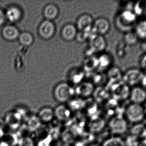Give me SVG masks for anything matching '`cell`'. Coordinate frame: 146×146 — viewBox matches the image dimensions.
<instances>
[{
  "instance_id": "1",
  "label": "cell",
  "mask_w": 146,
  "mask_h": 146,
  "mask_svg": "<svg viewBox=\"0 0 146 146\" xmlns=\"http://www.w3.org/2000/svg\"><path fill=\"white\" fill-rule=\"evenodd\" d=\"M137 22V16L132 10L122 9L115 18L116 27L123 33L134 31Z\"/></svg>"
},
{
  "instance_id": "2",
  "label": "cell",
  "mask_w": 146,
  "mask_h": 146,
  "mask_svg": "<svg viewBox=\"0 0 146 146\" xmlns=\"http://www.w3.org/2000/svg\"><path fill=\"white\" fill-rule=\"evenodd\" d=\"M75 95V88L68 82L59 83L55 87L53 91V96L55 99L61 104L69 102Z\"/></svg>"
},
{
  "instance_id": "3",
  "label": "cell",
  "mask_w": 146,
  "mask_h": 146,
  "mask_svg": "<svg viewBox=\"0 0 146 146\" xmlns=\"http://www.w3.org/2000/svg\"><path fill=\"white\" fill-rule=\"evenodd\" d=\"M89 47L86 51V56H94L96 53H102L107 46V42L104 36L94 33L88 40Z\"/></svg>"
},
{
  "instance_id": "4",
  "label": "cell",
  "mask_w": 146,
  "mask_h": 146,
  "mask_svg": "<svg viewBox=\"0 0 146 146\" xmlns=\"http://www.w3.org/2000/svg\"><path fill=\"white\" fill-rule=\"evenodd\" d=\"M144 75L139 67L129 68L123 72L122 81L129 87H133L140 84Z\"/></svg>"
},
{
  "instance_id": "5",
  "label": "cell",
  "mask_w": 146,
  "mask_h": 146,
  "mask_svg": "<svg viewBox=\"0 0 146 146\" xmlns=\"http://www.w3.org/2000/svg\"><path fill=\"white\" fill-rule=\"evenodd\" d=\"M56 27L54 21L44 19L39 24L38 33L39 37L44 40H49L54 36Z\"/></svg>"
},
{
  "instance_id": "6",
  "label": "cell",
  "mask_w": 146,
  "mask_h": 146,
  "mask_svg": "<svg viewBox=\"0 0 146 146\" xmlns=\"http://www.w3.org/2000/svg\"><path fill=\"white\" fill-rule=\"evenodd\" d=\"M126 115L128 121L137 123L144 119L145 113L144 108L141 105L132 103L127 108Z\"/></svg>"
},
{
  "instance_id": "7",
  "label": "cell",
  "mask_w": 146,
  "mask_h": 146,
  "mask_svg": "<svg viewBox=\"0 0 146 146\" xmlns=\"http://www.w3.org/2000/svg\"><path fill=\"white\" fill-rule=\"evenodd\" d=\"M111 27V25L108 19L100 17L94 21L92 30L94 34L104 36L110 32Z\"/></svg>"
},
{
  "instance_id": "8",
  "label": "cell",
  "mask_w": 146,
  "mask_h": 146,
  "mask_svg": "<svg viewBox=\"0 0 146 146\" xmlns=\"http://www.w3.org/2000/svg\"><path fill=\"white\" fill-rule=\"evenodd\" d=\"M74 88L75 95L80 98H87L93 94L95 86L91 81H83Z\"/></svg>"
},
{
  "instance_id": "9",
  "label": "cell",
  "mask_w": 146,
  "mask_h": 146,
  "mask_svg": "<svg viewBox=\"0 0 146 146\" xmlns=\"http://www.w3.org/2000/svg\"><path fill=\"white\" fill-rule=\"evenodd\" d=\"M129 97L133 103L141 105L146 100V90L141 86H135L130 90Z\"/></svg>"
},
{
  "instance_id": "10",
  "label": "cell",
  "mask_w": 146,
  "mask_h": 146,
  "mask_svg": "<svg viewBox=\"0 0 146 146\" xmlns=\"http://www.w3.org/2000/svg\"><path fill=\"white\" fill-rule=\"evenodd\" d=\"M111 84V91L116 97L125 99L129 96L130 87L122 81Z\"/></svg>"
},
{
  "instance_id": "11",
  "label": "cell",
  "mask_w": 146,
  "mask_h": 146,
  "mask_svg": "<svg viewBox=\"0 0 146 146\" xmlns=\"http://www.w3.org/2000/svg\"><path fill=\"white\" fill-rule=\"evenodd\" d=\"M78 31L75 25L68 23L63 26L61 31V36L65 41L71 42L76 39Z\"/></svg>"
},
{
  "instance_id": "12",
  "label": "cell",
  "mask_w": 146,
  "mask_h": 146,
  "mask_svg": "<svg viewBox=\"0 0 146 146\" xmlns=\"http://www.w3.org/2000/svg\"><path fill=\"white\" fill-rule=\"evenodd\" d=\"M94 21L93 18L91 15L83 14L77 19L75 26L78 31L88 30L92 28Z\"/></svg>"
},
{
  "instance_id": "13",
  "label": "cell",
  "mask_w": 146,
  "mask_h": 146,
  "mask_svg": "<svg viewBox=\"0 0 146 146\" xmlns=\"http://www.w3.org/2000/svg\"><path fill=\"white\" fill-rule=\"evenodd\" d=\"M110 127L113 133L122 134L126 133L127 129V121L121 117H117L111 121Z\"/></svg>"
},
{
  "instance_id": "14",
  "label": "cell",
  "mask_w": 146,
  "mask_h": 146,
  "mask_svg": "<svg viewBox=\"0 0 146 146\" xmlns=\"http://www.w3.org/2000/svg\"><path fill=\"white\" fill-rule=\"evenodd\" d=\"M98 69L101 72L108 70L112 67L114 63V58L112 55L108 52H104L101 53L98 57Z\"/></svg>"
},
{
  "instance_id": "15",
  "label": "cell",
  "mask_w": 146,
  "mask_h": 146,
  "mask_svg": "<svg viewBox=\"0 0 146 146\" xmlns=\"http://www.w3.org/2000/svg\"><path fill=\"white\" fill-rule=\"evenodd\" d=\"M2 35L6 40L13 41L18 39L20 34L19 30L15 26L7 25L2 30Z\"/></svg>"
},
{
  "instance_id": "16",
  "label": "cell",
  "mask_w": 146,
  "mask_h": 146,
  "mask_svg": "<svg viewBox=\"0 0 146 146\" xmlns=\"http://www.w3.org/2000/svg\"><path fill=\"white\" fill-rule=\"evenodd\" d=\"M42 13L44 19L53 21L59 16L60 9L56 4L49 3L44 7Z\"/></svg>"
},
{
  "instance_id": "17",
  "label": "cell",
  "mask_w": 146,
  "mask_h": 146,
  "mask_svg": "<svg viewBox=\"0 0 146 146\" xmlns=\"http://www.w3.org/2000/svg\"><path fill=\"white\" fill-rule=\"evenodd\" d=\"M98 57L95 56L87 57L82 63V70L86 73H93L98 69Z\"/></svg>"
},
{
  "instance_id": "18",
  "label": "cell",
  "mask_w": 146,
  "mask_h": 146,
  "mask_svg": "<svg viewBox=\"0 0 146 146\" xmlns=\"http://www.w3.org/2000/svg\"><path fill=\"white\" fill-rule=\"evenodd\" d=\"M7 20L11 23H15L19 21L22 16V12L19 7L10 6L5 12Z\"/></svg>"
},
{
  "instance_id": "19",
  "label": "cell",
  "mask_w": 146,
  "mask_h": 146,
  "mask_svg": "<svg viewBox=\"0 0 146 146\" xmlns=\"http://www.w3.org/2000/svg\"><path fill=\"white\" fill-rule=\"evenodd\" d=\"M86 73L82 69H74L69 72L68 75V80L72 85H77L84 81Z\"/></svg>"
},
{
  "instance_id": "20",
  "label": "cell",
  "mask_w": 146,
  "mask_h": 146,
  "mask_svg": "<svg viewBox=\"0 0 146 146\" xmlns=\"http://www.w3.org/2000/svg\"><path fill=\"white\" fill-rule=\"evenodd\" d=\"M37 117L40 122L48 123L55 117L54 110L48 107H43L38 111Z\"/></svg>"
},
{
  "instance_id": "21",
  "label": "cell",
  "mask_w": 146,
  "mask_h": 146,
  "mask_svg": "<svg viewBox=\"0 0 146 146\" xmlns=\"http://www.w3.org/2000/svg\"><path fill=\"white\" fill-rule=\"evenodd\" d=\"M54 110L55 117L60 121H66L71 117V109L68 106H66L63 104L58 105Z\"/></svg>"
},
{
  "instance_id": "22",
  "label": "cell",
  "mask_w": 146,
  "mask_h": 146,
  "mask_svg": "<svg viewBox=\"0 0 146 146\" xmlns=\"http://www.w3.org/2000/svg\"><path fill=\"white\" fill-rule=\"evenodd\" d=\"M106 74L107 79L111 84L122 81L123 72L118 67L112 66L108 69L107 73Z\"/></svg>"
},
{
  "instance_id": "23",
  "label": "cell",
  "mask_w": 146,
  "mask_h": 146,
  "mask_svg": "<svg viewBox=\"0 0 146 146\" xmlns=\"http://www.w3.org/2000/svg\"><path fill=\"white\" fill-rule=\"evenodd\" d=\"M18 39L22 46L28 47L31 46L34 43V37L31 33L25 31L20 33Z\"/></svg>"
},
{
  "instance_id": "24",
  "label": "cell",
  "mask_w": 146,
  "mask_h": 146,
  "mask_svg": "<svg viewBox=\"0 0 146 146\" xmlns=\"http://www.w3.org/2000/svg\"><path fill=\"white\" fill-rule=\"evenodd\" d=\"M139 40L134 31L128 32L124 33L123 35V42L127 46L136 45Z\"/></svg>"
},
{
  "instance_id": "25",
  "label": "cell",
  "mask_w": 146,
  "mask_h": 146,
  "mask_svg": "<svg viewBox=\"0 0 146 146\" xmlns=\"http://www.w3.org/2000/svg\"><path fill=\"white\" fill-rule=\"evenodd\" d=\"M134 31L139 39L146 40V18L137 22Z\"/></svg>"
},
{
  "instance_id": "26",
  "label": "cell",
  "mask_w": 146,
  "mask_h": 146,
  "mask_svg": "<svg viewBox=\"0 0 146 146\" xmlns=\"http://www.w3.org/2000/svg\"><path fill=\"white\" fill-rule=\"evenodd\" d=\"M107 79L106 74L103 73V72H98L94 73L92 76V79L91 82L94 86L101 87L106 83Z\"/></svg>"
},
{
  "instance_id": "27",
  "label": "cell",
  "mask_w": 146,
  "mask_h": 146,
  "mask_svg": "<svg viewBox=\"0 0 146 146\" xmlns=\"http://www.w3.org/2000/svg\"><path fill=\"white\" fill-rule=\"evenodd\" d=\"M92 28L82 31H78L76 39L78 43H83L88 41L94 34Z\"/></svg>"
},
{
  "instance_id": "28",
  "label": "cell",
  "mask_w": 146,
  "mask_h": 146,
  "mask_svg": "<svg viewBox=\"0 0 146 146\" xmlns=\"http://www.w3.org/2000/svg\"><path fill=\"white\" fill-rule=\"evenodd\" d=\"M128 46H127L123 42L119 44L117 47L116 51L117 55L119 57H124L126 55L127 52V48H126Z\"/></svg>"
},
{
  "instance_id": "29",
  "label": "cell",
  "mask_w": 146,
  "mask_h": 146,
  "mask_svg": "<svg viewBox=\"0 0 146 146\" xmlns=\"http://www.w3.org/2000/svg\"><path fill=\"white\" fill-rule=\"evenodd\" d=\"M139 68L146 75V53L141 56L139 60Z\"/></svg>"
},
{
  "instance_id": "30",
  "label": "cell",
  "mask_w": 146,
  "mask_h": 146,
  "mask_svg": "<svg viewBox=\"0 0 146 146\" xmlns=\"http://www.w3.org/2000/svg\"><path fill=\"white\" fill-rule=\"evenodd\" d=\"M123 142L122 141L118 139H112L110 140L107 143V145L106 146H123Z\"/></svg>"
},
{
  "instance_id": "31",
  "label": "cell",
  "mask_w": 146,
  "mask_h": 146,
  "mask_svg": "<svg viewBox=\"0 0 146 146\" xmlns=\"http://www.w3.org/2000/svg\"><path fill=\"white\" fill-rule=\"evenodd\" d=\"M7 21L5 12L0 9V26L3 25Z\"/></svg>"
},
{
  "instance_id": "32",
  "label": "cell",
  "mask_w": 146,
  "mask_h": 146,
  "mask_svg": "<svg viewBox=\"0 0 146 146\" xmlns=\"http://www.w3.org/2000/svg\"><path fill=\"white\" fill-rule=\"evenodd\" d=\"M141 86L146 90V75L144 74L140 83Z\"/></svg>"
},
{
  "instance_id": "33",
  "label": "cell",
  "mask_w": 146,
  "mask_h": 146,
  "mask_svg": "<svg viewBox=\"0 0 146 146\" xmlns=\"http://www.w3.org/2000/svg\"><path fill=\"white\" fill-rule=\"evenodd\" d=\"M146 107L145 108V109H144V111H145V114H146Z\"/></svg>"
}]
</instances>
